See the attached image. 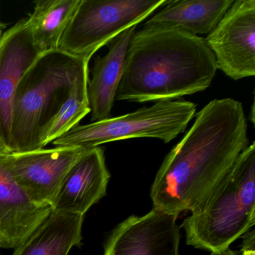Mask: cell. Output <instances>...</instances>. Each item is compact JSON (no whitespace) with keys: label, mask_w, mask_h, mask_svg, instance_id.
<instances>
[{"label":"cell","mask_w":255,"mask_h":255,"mask_svg":"<svg viewBox=\"0 0 255 255\" xmlns=\"http://www.w3.org/2000/svg\"><path fill=\"white\" fill-rule=\"evenodd\" d=\"M195 117L165 156L150 192L153 207L176 216L191 211L249 144L247 119L239 101L213 100Z\"/></svg>","instance_id":"6da1fadb"},{"label":"cell","mask_w":255,"mask_h":255,"mask_svg":"<svg viewBox=\"0 0 255 255\" xmlns=\"http://www.w3.org/2000/svg\"><path fill=\"white\" fill-rule=\"evenodd\" d=\"M218 68L205 38L174 28L143 27L131 38L116 101H173L210 87Z\"/></svg>","instance_id":"7a4b0ae2"},{"label":"cell","mask_w":255,"mask_h":255,"mask_svg":"<svg viewBox=\"0 0 255 255\" xmlns=\"http://www.w3.org/2000/svg\"><path fill=\"white\" fill-rule=\"evenodd\" d=\"M191 212L183 223L186 243L211 252L229 249L255 225V141Z\"/></svg>","instance_id":"3957f363"},{"label":"cell","mask_w":255,"mask_h":255,"mask_svg":"<svg viewBox=\"0 0 255 255\" xmlns=\"http://www.w3.org/2000/svg\"><path fill=\"white\" fill-rule=\"evenodd\" d=\"M89 61L59 50L41 53L19 82L13 103L11 153L42 149L41 136Z\"/></svg>","instance_id":"277c9868"},{"label":"cell","mask_w":255,"mask_h":255,"mask_svg":"<svg viewBox=\"0 0 255 255\" xmlns=\"http://www.w3.org/2000/svg\"><path fill=\"white\" fill-rule=\"evenodd\" d=\"M195 114L196 105L190 101H159L125 116L77 125L52 143L55 147L84 149L128 138H153L168 143L185 132Z\"/></svg>","instance_id":"5b68a950"},{"label":"cell","mask_w":255,"mask_h":255,"mask_svg":"<svg viewBox=\"0 0 255 255\" xmlns=\"http://www.w3.org/2000/svg\"><path fill=\"white\" fill-rule=\"evenodd\" d=\"M169 0H81L59 50L90 62L99 49L137 26Z\"/></svg>","instance_id":"8992f818"},{"label":"cell","mask_w":255,"mask_h":255,"mask_svg":"<svg viewBox=\"0 0 255 255\" xmlns=\"http://www.w3.org/2000/svg\"><path fill=\"white\" fill-rule=\"evenodd\" d=\"M216 66L234 80L255 75V0H236L205 38Z\"/></svg>","instance_id":"52a82bcc"},{"label":"cell","mask_w":255,"mask_h":255,"mask_svg":"<svg viewBox=\"0 0 255 255\" xmlns=\"http://www.w3.org/2000/svg\"><path fill=\"white\" fill-rule=\"evenodd\" d=\"M86 149L55 147L5 155L13 178L26 195L40 205L51 207L71 167Z\"/></svg>","instance_id":"ba28073f"},{"label":"cell","mask_w":255,"mask_h":255,"mask_svg":"<svg viewBox=\"0 0 255 255\" xmlns=\"http://www.w3.org/2000/svg\"><path fill=\"white\" fill-rule=\"evenodd\" d=\"M177 219L155 207L144 216H130L113 230L104 255H178Z\"/></svg>","instance_id":"9c48e42d"},{"label":"cell","mask_w":255,"mask_h":255,"mask_svg":"<svg viewBox=\"0 0 255 255\" xmlns=\"http://www.w3.org/2000/svg\"><path fill=\"white\" fill-rule=\"evenodd\" d=\"M40 55L27 18L18 20L4 32L0 39V139L8 148L16 89L22 77Z\"/></svg>","instance_id":"30bf717a"},{"label":"cell","mask_w":255,"mask_h":255,"mask_svg":"<svg viewBox=\"0 0 255 255\" xmlns=\"http://www.w3.org/2000/svg\"><path fill=\"white\" fill-rule=\"evenodd\" d=\"M110 178L104 148L86 149L65 176L52 210L85 216L105 196Z\"/></svg>","instance_id":"8fae6325"},{"label":"cell","mask_w":255,"mask_h":255,"mask_svg":"<svg viewBox=\"0 0 255 255\" xmlns=\"http://www.w3.org/2000/svg\"><path fill=\"white\" fill-rule=\"evenodd\" d=\"M0 156V249L23 244L53 212L34 202L13 178Z\"/></svg>","instance_id":"7c38bea8"},{"label":"cell","mask_w":255,"mask_h":255,"mask_svg":"<svg viewBox=\"0 0 255 255\" xmlns=\"http://www.w3.org/2000/svg\"><path fill=\"white\" fill-rule=\"evenodd\" d=\"M136 30L132 26L113 38L107 46L105 56L95 58L92 79L88 83V96L92 113V122L112 118V110L116 92L120 84L129 41Z\"/></svg>","instance_id":"4fadbf2b"},{"label":"cell","mask_w":255,"mask_h":255,"mask_svg":"<svg viewBox=\"0 0 255 255\" xmlns=\"http://www.w3.org/2000/svg\"><path fill=\"white\" fill-rule=\"evenodd\" d=\"M234 0H169L143 27L174 28L194 35H209Z\"/></svg>","instance_id":"5bb4252c"},{"label":"cell","mask_w":255,"mask_h":255,"mask_svg":"<svg viewBox=\"0 0 255 255\" xmlns=\"http://www.w3.org/2000/svg\"><path fill=\"white\" fill-rule=\"evenodd\" d=\"M84 215L52 212L13 255H68L82 244Z\"/></svg>","instance_id":"9a60e30c"},{"label":"cell","mask_w":255,"mask_h":255,"mask_svg":"<svg viewBox=\"0 0 255 255\" xmlns=\"http://www.w3.org/2000/svg\"><path fill=\"white\" fill-rule=\"evenodd\" d=\"M81 0H38L27 18L35 47L40 53L59 50V42Z\"/></svg>","instance_id":"2e32d148"},{"label":"cell","mask_w":255,"mask_h":255,"mask_svg":"<svg viewBox=\"0 0 255 255\" xmlns=\"http://www.w3.org/2000/svg\"><path fill=\"white\" fill-rule=\"evenodd\" d=\"M89 80L88 69L77 79L66 101L44 129L41 136L43 148L79 125L82 119L91 113L88 96Z\"/></svg>","instance_id":"e0dca14e"},{"label":"cell","mask_w":255,"mask_h":255,"mask_svg":"<svg viewBox=\"0 0 255 255\" xmlns=\"http://www.w3.org/2000/svg\"><path fill=\"white\" fill-rule=\"evenodd\" d=\"M242 252L244 255H255V231L246 232L244 235Z\"/></svg>","instance_id":"ac0fdd59"},{"label":"cell","mask_w":255,"mask_h":255,"mask_svg":"<svg viewBox=\"0 0 255 255\" xmlns=\"http://www.w3.org/2000/svg\"><path fill=\"white\" fill-rule=\"evenodd\" d=\"M11 153V150L8 148V146L0 139V156H5Z\"/></svg>","instance_id":"d6986e66"},{"label":"cell","mask_w":255,"mask_h":255,"mask_svg":"<svg viewBox=\"0 0 255 255\" xmlns=\"http://www.w3.org/2000/svg\"><path fill=\"white\" fill-rule=\"evenodd\" d=\"M210 255H238L237 254L234 253L232 251L230 250L229 249H226V250L222 251V252H211Z\"/></svg>","instance_id":"ffe728a7"},{"label":"cell","mask_w":255,"mask_h":255,"mask_svg":"<svg viewBox=\"0 0 255 255\" xmlns=\"http://www.w3.org/2000/svg\"><path fill=\"white\" fill-rule=\"evenodd\" d=\"M7 26H8L7 23L0 22V39L2 38V35H3L4 33V30L6 29Z\"/></svg>","instance_id":"44dd1931"}]
</instances>
